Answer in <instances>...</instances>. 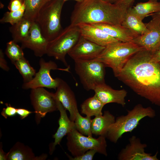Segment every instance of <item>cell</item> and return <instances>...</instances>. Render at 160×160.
Returning <instances> with one entry per match:
<instances>
[{"label": "cell", "mask_w": 160, "mask_h": 160, "mask_svg": "<svg viewBox=\"0 0 160 160\" xmlns=\"http://www.w3.org/2000/svg\"><path fill=\"white\" fill-rule=\"evenodd\" d=\"M92 121L91 117H83L78 111L74 121L76 129L84 135L92 136L91 129Z\"/></svg>", "instance_id": "obj_28"}, {"label": "cell", "mask_w": 160, "mask_h": 160, "mask_svg": "<svg viewBox=\"0 0 160 160\" xmlns=\"http://www.w3.org/2000/svg\"><path fill=\"white\" fill-rule=\"evenodd\" d=\"M104 105L95 94L86 99L81 104V113L89 117L102 115V110Z\"/></svg>", "instance_id": "obj_24"}, {"label": "cell", "mask_w": 160, "mask_h": 160, "mask_svg": "<svg viewBox=\"0 0 160 160\" xmlns=\"http://www.w3.org/2000/svg\"><path fill=\"white\" fill-rule=\"evenodd\" d=\"M97 151L94 149H90L84 154L77 156L72 157L67 155L70 160H92Z\"/></svg>", "instance_id": "obj_31"}, {"label": "cell", "mask_w": 160, "mask_h": 160, "mask_svg": "<svg viewBox=\"0 0 160 160\" xmlns=\"http://www.w3.org/2000/svg\"><path fill=\"white\" fill-rule=\"evenodd\" d=\"M155 111L150 107H144L141 104L136 105L125 115L118 117L110 127L106 136L111 142L116 143L124 133L132 132L137 127L140 121L148 117L153 118Z\"/></svg>", "instance_id": "obj_4"}, {"label": "cell", "mask_w": 160, "mask_h": 160, "mask_svg": "<svg viewBox=\"0 0 160 160\" xmlns=\"http://www.w3.org/2000/svg\"><path fill=\"white\" fill-rule=\"evenodd\" d=\"M23 0L25 6L23 17L34 22L42 8L50 0Z\"/></svg>", "instance_id": "obj_26"}, {"label": "cell", "mask_w": 160, "mask_h": 160, "mask_svg": "<svg viewBox=\"0 0 160 160\" xmlns=\"http://www.w3.org/2000/svg\"><path fill=\"white\" fill-rule=\"evenodd\" d=\"M0 67L3 70L8 71L9 68L7 65V63L4 58V54L1 49L0 50Z\"/></svg>", "instance_id": "obj_34"}, {"label": "cell", "mask_w": 160, "mask_h": 160, "mask_svg": "<svg viewBox=\"0 0 160 160\" xmlns=\"http://www.w3.org/2000/svg\"><path fill=\"white\" fill-rule=\"evenodd\" d=\"M25 10V6L24 3L19 9L13 11L6 12L0 20L1 23H9L13 25L19 22L23 17Z\"/></svg>", "instance_id": "obj_30"}, {"label": "cell", "mask_w": 160, "mask_h": 160, "mask_svg": "<svg viewBox=\"0 0 160 160\" xmlns=\"http://www.w3.org/2000/svg\"><path fill=\"white\" fill-rule=\"evenodd\" d=\"M30 99L35 110V119L37 124L48 113L58 110L57 100L55 94L43 87L31 89Z\"/></svg>", "instance_id": "obj_10"}, {"label": "cell", "mask_w": 160, "mask_h": 160, "mask_svg": "<svg viewBox=\"0 0 160 160\" xmlns=\"http://www.w3.org/2000/svg\"><path fill=\"white\" fill-rule=\"evenodd\" d=\"M76 26L79 29L81 36L98 45L105 47L119 41L93 24L84 23Z\"/></svg>", "instance_id": "obj_16"}, {"label": "cell", "mask_w": 160, "mask_h": 160, "mask_svg": "<svg viewBox=\"0 0 160 160\" xmlns=\"http://www.w3.org/2000/svg\"><path fill=\"white\" fill-rule=\"evenodd\" d=\"M131 9L139 18L143 20L150 15L160 11V2L148 0L145 2H139Z\"/></svg>", "instance_id": "obj_25"}, {"label": "cell", "mask_w": 160, "mask_h": 160, "mask_svg": "<svg viewBox=\"0 0 160 160\" xmlns=\"http://www.w3.org/2000/svg\"><path fill=\"white\" fill-rule=\"evenodd\" d=\"M92 24L101 29L110 36L120 42H133L136 38L139 36L136 33L121 25H112L104 23Z\"/></svg>", "instance_id": "obj_19"}, {"label": "cell", "mask_w": 160, "mask_h": 160, "mask_svg": "<svg viewBox=\"0 0 160 160\" xmlns=\"http://www.w3.org/2000/svg\"><path fill=\"white\" fill-rule=\"evenodd\" d=\"M74 61L75 72L86 90H94L98 86L105 83V67L102 63L95 60Z\"/></svg>", "instance_id": "obj_7"}, {"label": "cell", "mask_w": 160, "mask_h": 160, "mask_svg": "<svg viewBox=\"0 0 160 160\" xmlns=\"http://www.w3.org/2000/svg\"><path fill=\"white\" fill-rule=\"evenodd\" d=\"M129 143L119 153L118 159L119 160H158V152L154 155L146 153L147 144L142 143L140 139L133 135L129 138Z\"/></svg>", "instance_id": "obj_12"}, {"label": "cell", "mask_w": 160, "mask_h": 160, "mask_svg": "<svg viewBox=\"0 0 160 160\" xmlns=\"http://www.w3.org/2000/svg\"><path fill=\"white\" fill-rule=\"evenodd\" d=\"M142 20L132 11L130 7L127 9L124 19L121 25L139 35H141L145 34L148 31L145 23Z\"/></svg>", "instance_id": "obj_22"}, {"label": "cell", "mask_w": 160, "mask_h": 160, "mask_svg": "<svg viewBox=\"0 0 160 160\" xmlns=\"http://www.w3.org/2000/svg\"><path fill=\"white\" fill-rule=\"evenodd\" d=\"M33 22L24 17L10 27L12 40L16 42L21 43L28 37Z\"/></svg>", "instance_id": "obj_23"}, {"label": "cell", "mask_w": 160, "mask_h": 160, "mask_svg": "<svg viewBox=\"0 0 160 160\" xmlns=\"http://www.w3.org/2000/svg\"><path fill=\"white\" fill-rule=\"evenodd\" d=\"M6 108H4L1 113V115L5 119L8 117H13L17 114V108L12 106L10 104L6 103Z\"/></svg>", "instance_id": "obj_32"}, {"label": "cell", "mask_w": 160, "mask_h": 160, "mask_svg": "<svg viewBox=\"0 0 160 160\" xmlns=\"http://www.w3.org/2000/svg\"><path fill=\"white\" fill-rule=\"evenodd\" d=\"M54 93L56 98L70 113V119L74 121L76 114L78 111L75 94L67 83L61 79Z\"/></svg>", "instance_id": "obj_15"}, {"label": "cell", "mask_w": 160, "mask_h": 160, "mask_svg": "<svg viewBox=\"0 0 160 160\" xmlns=\"http://www.w3.org/2000/svg\"><path fill=\"white\" fill-rule=\"evenodd\" d=\"M23 49L17 43L12 40L7 43L5 53L13 64L17 61L24 57Z\"/></svg>", "instance_id": "obj_29"}, {"label": "cell", "mask_w": 160, "mask_h": 160, "mask_svg": "<svg viewBox=\"0 0 160 160\" xmlns=\"http://www.w3.org/2000/svg\"><path fill=\"white\" fill-rule=\"evenodd\" d=\"M24 3L23 0H10L8 8L10 11L17 10L21 8Z\"/></svg>", "instance_id": "obj_33"}, {"label": "cell", "mask_w": 160, "mask_h": 160, "mask_svg": "<svg viewBox=\"0 0 160 160\" xmlns=\"http://www.w3.org/2000/svg\"><path fill=\"white\" fill-rule=\"evenodd\" d=\"M94 91L95 94L104 105L115 103L124 107L126 104L127 92L125 89H114L105 83L98 86Z\"/></svg>", "instance_id": "obj_18"}, {"label": "cell", "mask_w": 160, "mask_h": 160, "mask_svg": "<svg viewBox=\"0 0 160 160\" xmlns=\"http://www.w3.org/2000/svg\"><path fill=\"white\" fill-rule=\"evenodd\" d=\"M152 55L144 49L137 52L116 77L138 95L160 106V63L153 61Z\"/></svg>", "instance_id": "obj_1"}, {"label": "cell", "mask_w": 160, "mask_h": 160, "mask_svg": "<svg viewBox=\"0 0 160 160\" xmlns=\"http://www.w3.org/2000/svg\"><path fill=\"white\" fill-rule=\"evenodd\" d=\"M13 64L22 76L23 83L31 81L36 74V71L24 57L15 62Z\"/></svg>", "instance_id": "obj_27"}, {"label": "cell", "mask_w": 160, "mask_h": 160, "mask_svg": "<svg viewBox=\"0 0 160 160\" xmlns=\"http://www.w3.org/2000/svg\"><path fill=\"white\" fill-rule=\"evenodd\" d=\"M105 1L111 3H115L117 0H103Z\"/></svg>", "instance_id": "obj_39"}, {"label": "cell", "mask_w": 160, "mask_h": 160, "mask_svg": "<svg viewBox=\"0 0 160 160\" xmlns=\"http://www.w3.org/2000/svg\"><path fill=\"white\" fill-rule=\"evenodd\" d=\"M152 60L157 63H160V47L158 49L152 53Z\"/></svg>", "instance_id": "obj_37"}, {"label": "cell", "mask_w": 160, "mask_h": 160, "mask_svg": "<svg viewBox=\"0 0 160 160\" xmlns=\"http://www.w3.org/2000/svg\"><path fill=\"white\" fill-rule=\"evenodd\" d=\"M47 157L46 154L36 156L31 148L18 142L7 153V160H45Z\"/></svg>", "instance_id": "obj_20"}, {"label": "cell", "mask_w": 160, "mask_h": 160, "mask_svg": "<svg viewBox=\"0 0 160 160\" xmlns=\"http://www.w3.org/2000/svg\"><path fill=\"white\" fill-rule=\"evenodd\" d=\"M105 48L81 36L68 54L74 60H93L100 55Z\"/></svg>", "instance_id": "obj_13"}, {"label": "cell", "mask_w": 160, "mask_h": 160, "mask_svg": "<svg viewBox=\"0 0 160 160\" xmlns=\"http://www.w3.org/2000/svg\"><path fill=\"white\" fill-rule=\"evenodd\" d=\"M143 49L133 42L118 41L105 47L94 60L101 62L105 67L111 68L116 77L130 57Z\"/></svg>", "instance_id": "obj_3"}, {"label": "cell", "mask_w": 160, "mask_h": 160, "mask_svg": "<svg viewBox=\"0 0 160 160\" xmlns=\"http://www.w3.org/2000/svg\"><path fill=\"white\" fill-rule=\"evenodd\" d=\"M35 112H32L23 108H17V113L21 119H23L27 117L29 115Z\"/></svg>", "instance_id": "obj_36"}, {"label": "cell", "mask_w": 160, "mask_h": 160, "mask_svg": "<svg viewBox=\"0 0 160 160\" xmlns=\"http://www.w3.org/2000/svg\"><path fill=\"white\" fill-rule=\"evenodd\" d=\"M150 1H157V0H149ZM135 0H117L115 3L117 4L124 7L127 9L131 7Z\"/></svg>", "instance_id": "obj_35"}, {"label": "cell", "mask_w": 160, "mask_h": 160, "mask_svg": "<svg viewBox=\"0 0 160 160\" xmlns=\"http://www.w3.org/2000/svg\"><path fill=\"white\" fill-rule=\"evenodd\" d=\"M57 103L58 109L60 115L58 120L59 126L56 132L53 136V138L55 139L54 142L49 145V153L50 155L53 153L56 146L60 144L63 137L73 130L76 129L74 121H72L68 118L66 110L57 100Z\"/></svg>", "instance_id": "obj_17"}, {"label": "cell", "mask_w": 160, "mask_h": 160, "mask_svg": "<svg viewBox=\"0 0 160 160\" xmlns=\"http://www.w3.org/2000/svg\"><path fill=\"white\" fill-rule=\"evenodd\" d=\"M155 13L160 15V11L157 13Z\"/></svg>", "instance_id": "obj_41"}, {"label": "cell", "mask_w": 160, "mask_h": 160, "mask_svg": "<svg viewBox=\"0 0 160 160\" xmlns=\"http://www.w3.org/2000/svg\"><path fill=\"white\" fill-rule=\"evenodd\" d=\"M48 42L43 35L38 24L34 22L28 37L21 43V47L23 49H31L35 56L41 57L46 54Z\"/></svg>", "instance_id": "obj_14"}, {"label": "cell", "mask_w": 160, "mask_h": 160, "mask_svg": "<svg viewBox=\"0 0 160 160\" xmlns=\"http://www.w3.org/2000/svg\"><path fill=\"white\" fill-rule=\"evenodd\" d=\"M115 121L114 116L108 111H105L103 115L95 116L92 121V134L106 137L109 127Z\"/></svg>", "instance_id": "obj_21"}, {"label": "cell", "mask_w": 160, "mask_h": 160, "mask_svg": "<svg viewBox=\"0 0 160 160\" xmlns=\"http://www.w3.org/2000/svg\"><path fill=\"white\" fill-rule=\"evenodd\" d=\"M81 36L78 26L70 25L62 30L54 39L49 41L46 54L61 61L67 67H70L66 60V55L77 43Z\"/></svg>", "instance_id": "obj_6"}, {"label": "cell", "mask_w": 160, "mask_h": 160, "mask_svg": "<svg viewBox=\"0 0 160 160\" xmlns=\"http://www.w3.org/2000/svg\"><path fill=\"white\" fill-rule=\"evenodd\" d=\"M149 15L152 18L145 23L147 32L139 36L133 42L153 53L160 47V15L154 13Z\"/></svg>", "instance_id": "obj_11"}, {"label": "cell", "mask_w": 160, "mask_h": 160, "mask_svg": "<svg viewBox=\"0 0 160 160\" xmlns=\"http://www.w3.org/2000/svg\"><path fill=\"white\" fill-rule=\"evenodd\" d=\"M67 146L68 150L73 156L81 155L92 149L107 156V144L106 137L100 136L97 138L86 136L76 129L67 135Z\"/></svg>", "instance_id": "obj_8"}, {"label": "cell", "mask_w": 160, "mask_h": 160, "mask_svg": "<svg viewBox=\"0 0 160 160\" xmlns=\"http://www.w3.org/2000/svg\"><path fill=\"white\" fill-rule=\"evenodd\" d=\"M65 1L50 0L42 8L35 20L44 37L49 41L55 38L62 30L61 15Z\"/></svg>", "instance_id": "obj_5"}, {"label": "cell", "mask_w": 160, "mask_h": 160, "mask_svg": "<svg viewBox=\"0 0 160 160\" xmlns=\"http://www.w3.org/2000/svg\"><path fill=\"white\" fill-rule=\"evenodd\" d=\"M64 0L66 1L67 0ZM72 0L75 1H76L77 2H82L85 0Z\"/></svg>", "instance_id": "obj_40"}, {"label": "cell", "mask_w": 160, "mask_h": 160, "mask_svg": "<svg viewBox=\"0 0 160 160\" xmlns=\"http://www.w3.org/2000/svg\"><path fill=\"white\" fill-rule=\"evenodd\" d=\"M0 160H7V153H5L2 149V143H0Z\"/></svg>", "instance_id": "obj_38"}, {"label": "cell", "mask_w": 160, "mask_h": 160, "mask_svg": "<svg viewBox=\"0 0 160 160\" xmlns=\"http://www.w3.org/2000/svg\"><path fill=\"white\" fill-rule=\"evenodd\" d=\"M39 65V69L33 79L29 82L23 84L22 87L23 89L46 87L56 90L61 79L52 78L50 74V71L52 70H58L69 72L70 67L66 68H59L54 62L51 60L46 61L43 58L40 60Z\"/></svg>", "instance_id": "obj_9"}, {"label": "cell", "mask_w": 160, "mask_h": 160, "mask_svg": "<svg viewBox=\"0 0 160 160\" xmlns=\"http://www.w3.org/2000/svg\"><path fill=\"white\" fill-rule=\"evenodd\" d=\"M127 9L103 0H85L77 2L71 17V25L104 23L121 25Z\"/></svg>", "instance_id": "obj_2"}]
</instances>
